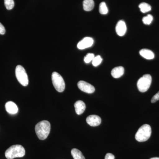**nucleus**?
<instances>
[{
    "mask_svg": "<svg viewBox=\"0 0 159 159\" xmlns=\"http://www.w3.org/2000/svg\"><path fill=\"white\" fill-rule=\"evenodd\" d=\"M51 130V124L47 120H43L38 123L35 126V131L38 138L44 140L48 136Z\"/></svg>",
    "mask_w": 159,
    "mask_h": 159,
    "instance_id": "nucleus-1",
    "label": "nucleus"
},
{
    "mask_svg": "<svg viewBox=\"0 0 159 159\" xmlns=\"http://www.w3.org/2000/svg\"><path fill=\"white\" fill-rule=\"evenodd\" d=\"M25 155V150L22 145H13L7 149L5 156L7 159H13L15 158L22 157Z\"/></svg>",
    "mask_w": 159,
    "mask_h": 159,
    "instance_id": "nucleus-2",
    "label": "nucleus"
},
{
    "mask_svg": "<svg viewBox=\"0 0 159 159\" xmlns=\"http://www.w3.org/2000/svg\"><path fill=\"white\" fill-rule=\"evenodd\" d=\"M152 133L151 126L148 124H144L140 127L135 134V139L139 142H144L150 138Z\"/></svg>",
    "mask_w": 159,
    "mask_h": 159,
    "instance_id": "nucleus-3",
    "label": "nucleus"
},
{
    "mask_svg": "<svg viewBox=\"0 0 159 159\" xmlns=\"http://www.w3.org/2000/svg\"><path fill=\"white\" fill-rule=\"evenodd\" d=\"M152 77L149 74L143 75L138 80L137 87L139 91L142 93H145L148 90L152 83Z\"/></svg>",
    "mask_w": 159,
    "mask_h": 159,
    "instance_id": "nucleus-4",
    "label": "nucleus"
},
{
    "mask_svg": "<svg viewBox=\"0 0 159 159\" xmlns=\"http://www.w3.org/2000/svg\"><path fill=\"white\" fill-rule=\"evenodd\" d=\"M52 81L54 88L58 92L62 93L65 89V83L60 74L56 72L52 74Z\"/></svg>",
    "mask_w": 159,
    "mask_h": 159,
    "instance_id": "nucleus-5",
    "label": "nucleus"
},
{
    "mask_svg": "<svg viewBox=\"0 0 159 159\" xmlns=\"http://www.w3.org/2000/svg\"><path fill=\"white\" fill-rule=\"evenodd\" d=\"M16 76L18 81L21 85L27 86L29 84V78L25 70L22 66H17L16 68Z\"/></svg>",
    "mask_w": 159,
    "mask_h": 159,
    "instance_id": "nucleus-6",
    "label": "nucleus"
},
{
    "mask_svg": "<svg viewBox=\"0 0 159 159\" xmlns=\"http://www.w3.org/2000/svg\"><path fill=\"white\" fill-rule=\"evenodd\" d=\"M77 86L80 90L87 93H93L95 91L93 86L83 80L79 81L77 83Z\"/></svg>",
    "mask_w": 159,
    "mask_h": 159,
    "instance_id": "nucleus-7",
    "label": "nucleus"
},
{
    "mask_svg": "<svg viewBox=\"0 0 159 159\" xmlns=\"http://www.w3.org/2000/svg\"><path fill=\"white\" fill-rule=\"evenodd\" d=\"M93 43V39L92 38L85 37L78 43L77 47L80 50H84L92 47Z\"/></svg>",
    "mask_w": 159,
    "mask_h": 159,
    "instance_id": "nucleus-8",
    "label": "nucleus"
},
{
    "mask_svg": "<svg viewBox=\"0 0 159 159\" xmlns=\"http://www.w3.org/2000/svg\"><path fill=\"white\" fill-rule=\"evenodd\" d=\"M86 122L91 126H97L101 124V119L97 115H91L87 118Z\"/></svg>",
    "mask_w": 159,
    "mask_h": 159,
    "instance_id": "nucleus-9",
    "label": "nucleus"
},
{
    "mask_svg": "<svg viewBox=\"0 0 159 159\" xmlns=\"http://www.w3.org/2000/svg\"><path fill=\"white\" fill-rule=\"evenodd\" d=\"M116 31L117 34L120 36L125 35L127 30L126 25L124 21L119 20L116 26Z\"/></svg>",
    "mask_w": 159,
    "mask_h": 159,
    "instance_id": "nucleus-10",
    "label": "nucleus"
},
{
    "mask_svg": "<svg viewBox=\"0 0 159 159\" xmlns=\"http://www.w3.org/2000/svg\"><path fill=\"white\" fill-rule=\"evenodd\" d=\"M5 107L7 112L11 115L16 114L18 111L17 106L15 102L12 101H9L6 102L5 105Z\"/></svg>",
    "mask_w": 159,
    "mask_h": 159,
    "instance_id": "nucleus-11",
    "label": "nucleus"
},
{
    "mask_svg": "<svg viewBox=\"0 0 159 159\" xmlns=\"http://www.w3.org/2000/svg\"><path fill=\"white\" fill-rule=\"evenodd\" d=\"M74 107L76 113L78 115H81L85 110V103L81 100H78L74 104Z\"/></svg>",
    "mask_w": 159,
    "mask_h": 159,
    "instance_id": "nucleus-12",
    "label": "nucleus"
},
{
    "mask_svg": "<svg viewBox=\"0 0 159 159\" xmlns=\"http://www.w3.org/2000/svg\"><path fill=\"white\" fill-rule=\"evenodd\" d=\"M124 74V69L122 66H118L112 70L111 74L115 78H119L122 77Z\"/></svg>",
    "mask_w": 159,
    "mask_h": 159,
    "instance_id": "nucleus-13",
    "label": "nucleus"
},
{
    "mask_svg": "<svg viewBox=\"0 0 159 159\" xmlns=\"http://www.w3.org/2000/svg\"><path fill=\"white\" fill-rule=\"evenodd\" d=\"M140 55L142 57L146 59L150 60L153 59L154 54L152 51L147 49H142L139 52Z\"/></svg>",
    "mask_w": 159,
    "mask_h": 159,
    "instance_id": "nucleus-14",
    "label": "nucleus"
},
{
    "mask_svg": "<svg viewBox=\"0 0 159 159\" xmlns=\"http://www.w3.org/2000/svg\"><path fill=\"white\" fill-rule=\"evenodd\" d=\"M83 6L84 10L86 11H90L93 9L95 3L93 0H84Z\"/></svg>",
    "mask_w": 159,
    "mask_h": 159,
    "instance_id": "nucleus-15",
    "label": "nucleus"
},
{
    "mask_svg": "<svg viewBox=\"0 0 159 159\" xmlns=\"http://www.w3.org/2000/svg\"><path fill=\"white\" fill-rule=\"evenodd\" d=\"M71 152L74 159H85L81 151L77 148L72 149Z\"/></svg>",
    "mask_w": 159,
    "mask_h": 159,
    "instance_id": "nucleus-16",
    "label": "nucleus"
},
{
    "mask_svg": "<svg viewBox=\"0 0 159 159\" xmlns=\"http://www.w3.org/2000/svg\"><path fill=\"white\" fill-rule=\"evenodd\" d=\"M139 8L142 13H146L151 10V6L149 4L145 2L141 3L139 5Z\"/></svg>",
    "mask_w": 159,
    "mask_h": 159,
    "instance_id": "nucleus-17",
    "label": "nucleus"
},
{
    "mask_svg": "<svg viewBox=\"0 0 159 159\" xmlns=\"http://www.w3.org/2000/svg\"><path fill=\"white\" fill-rule=\"evenodd\" d=\"M99 12L102 15L107 14L108 13V9H107L106 4L104 2H102L99 5Z\"/></svg>",
    "mask_w": 159,
    "mask_h": 159,
    "instance_id": "nucleus-18",
    "label": "nucleus"
},
{
    "mask_svg": "<svg viewBox=\"0 0 159 159\" xmlns=\"http://www.w3.org/2000/svg\"><path fill=\"white\" fill-rule=\"evenodd\" d=\"M102 61V57H101V56H99V55L95 56L93 59L92 61V64H93V65L94 66L97 67L101 64Z\"/></svg>",
    "mask_w": 159,
    "mask_h": 159,
    "instance_id": "nucleus-19",
    "label": "nucleus"
},
{
    "mask_svg": "<svg viewBox=\"0 0 159 159\" xmlns=\"http://www.w3.org/2000/svg\"><path fill=\"white\" fill-rule=\"evenodd\" d=\"M5 5L8 10H11L14 8V2L13 0H4Z\"/></svg>",
    "mask_w": 159,
    "mask_h": 159,
    "instance_id": "nucleus-20",
    "label": "nucleus"
},
{
    "mask_svg": "<svg viewBox=\"0 0 159 159\" xmlns=\"http://www.w3.org/2000/svg\"><path fill=\"white\" fill-rule=\"evenodd\" d=\"M153 20V16L150 14H148L147 16H145L142 19V21L145 25H149Z\"/></svg>",
    "mask_w": 159,
    "mask_h": 159,
    "instance_id": "nucleus-21",
    "label": "nucleus"
},
{
    "mask_svg": "<svg viewBox=\"0 0 159 159\" xmlns=\"http://www.w3.org/2000/svg\"><path fill=\"white\" fill-rule=\"evenodd\" d=\"M95 57V55L92 53H89L86 55L84 58V61L86 63H89L93 61Z\"/></svg>",
    "mask_w": 159,
    "mask_h": 159,
    "instance_id": "nucleus-22",
    "label": "nucleus"
},
{
    "mask_svg": "<svg viewBox=\"0 0 159 159\" xmlns=\"http://www.w3.org/2000/svg\"><path fill=\"white\" fill-rule=\"evenodd\" d=\"M159 100V91L152 97L151 99V102L154 103Z\"/></svg>",
    "mask_w": 159,
    "mask_h": 159,
    "instance_id": "nucleus-23",
    "label": "nucleus"
},
{
    "mask_svg": "<svg viewBox=\"0 0 159 159\" xmlns=\"http://www.w3.org/2000/svg\"><path fill=\"white\" fill-rule=\"evenodd\" d=\"M6 33V29L4 26L2 25V23H0V34L3 35Z\"/></svg>",
    "mask_w": 159,
    "mask_h": 159,
    "instance_id": "nucleus-24",
    "label": "nucleus"
},
{
    "mask_svg": "<svg viewBox=\"0 0 159 159\" xmlns=\"http://www.w3.org/2000/svg\"><path fill=\"white\" fill-rule=\"evenodd\" d=\"M115 157L114 155L110 153H108L106 155L105 159H115Z\"/></svg>",
    "mask_w": 159,
    "mask_h": 159,
    "instance_id": "nucleus-25",
    "label": "nucleus"
},
{
    "mask_svg": "<svg viewBox=\"0 0 159 159\" xmlns=\"http://www.w3.org/2000/svg\"><path fill=\"white\" fill-rule=\"evenodd\" d=\"M150 159H159V157H153L151 158Z\"/></svg>",
    "mask_w": 159,
    "mask_h": 159,
    "instance_id": "nucleus-26",
    "label": "nucleus"
}]
</instances>
